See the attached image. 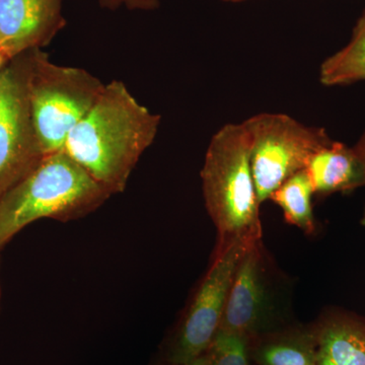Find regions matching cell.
<instances>
[{
	"instance_id": "6da1fadb",
	"label": "cell",
	"mask_w": 365,
	"mask_h": 365,
	"mask_svg": "<svg viewBox=\"0 0 365 365\" xmlns=\"http://www.w3.org/2000/svg\"><path fill=\"white\" fill-rule=\"evenodd\" d=\"M160 124V115L141 105L122 81H112L72 129L63 150L112 196L126 188Z\"/></svg>"
},
{
	"instance_id": "7a4b0ae2",
	"label": "cell",
	"mask_w": 365,
	"mask_h": 365,
	"mask_svg": "<svg viewBox=\"0 0 365 365\" xmlns=\"http://www.w3.org/2000/svg\"><path fill=\"white\" fill-rule=\"evenodd\" d=\"M109 197L63 150L46 155L0 198V249L36 220H79L97 210Z\"/></svg>"
},
{
	"instance_id": "3957f363",
	"label": "cell",
	"mask_w": 365,
	"mask_h": 365,
	"mask_svg": "<svg viewBox=\"0 0 365 365\" xmlns=\"http://www.w3.org/2000/svg\"><path fill=\"white\" fill-rule=\"evenodd\" d=\"M201 181L220 242L261 239L260 203L251 167V139L244 122L227 124L211 138Z\"/></svg>"
},
{
	"instance_id": "277c9868",
	"label": "cell",
	"mask_w": 365,
	"mask_h": 365,
	"mask_svg": "<svg viewBox=\"0 0 365 365\" xmlns=\"http://www.w3.org/2000/svg\"><path fill=\"white\" fill-rule=\"evenodd\" d=\"M104 88L86 69L58 66L41 49L29 51V101L45 155L63 150L72 129L93 108Z\"/></svg>"
},
{
	"instance_id": "5b68a950",
	"label": "cell",
	"mask_w": 365,
	"mask_h": 365,
	"mask_svg": "<svg viewBox=\"0 0 365 365\" xmlns=\"http://www.w3.org/2000/svg\"><path fill=\"white\" fill-rule=\"evenodd\" d=\"M251 139V167L259 203L290 177L306 170L312 155L332 139L279 113H261L244 121Z\"/></svg>"
},
{
	"instance_id": "8992f818",
	"label": "cell",
	"mask_w": 365,
	"mask_h": 365,
	"mask_svg": "<svg viewBox=\"0 0 365 365\" xmlns=\"http://www.w3.org/2000/svg\"><path fill=\"white\" fill-rule=\"evenodd\" d=\"M258 240L234 237L218 242L212 264L168 344L165 364H187L207 351L220 330L237 267Z\"/></svg>"
},
{
	"instance_id": "52a82bcc",
	"label": "cell",
	"mask_w": 365,
	"mask_h": 365,
	"mask_svg": "<svg viewBox=\"0 0 365 365\" xmlns=\"http://www.w3.org/2000/svg\"><path fill=\"white\" fill-rule=\"evenodd\" d=\"M29 51L0 71V198L45 157L28 93Z\"/></svg>"
},
{
	"instance_id": "ba28073f",
	"label": "cell",
	"mask_w": 365,
	"mask_h": 365,
	"mask_svg": "<svg viewBox=\"0 0 365 365\" xmlns=\"http://www.w3.org/2000/svg\"><path fill=\"white\" fill-rule=\"evenodd\" d=\"M270 268L261 240L255 241L237 267L220 330L252 341L287 327Z\"/></svg>"
},
{
	"instance_id": "9c48e42d",
	"label": "cell",
	"mask_w": 365,
	"mask_h": 365,
	"mask_svg": "<svg viewBox=\"0 0 365 365\" xmlns=\"http://www.w3.org/2000/svg\"><path fill=\"white\" fill-rule=\"evenodd\" d=\"M64 26L61 0H0V53L11 61L41 49Z\"/></svg>"
},
{
	"instance_id": "30bf717a",
	"label": "cell",
	"mask_w": 365,
	"mask_h": 365,
	"mask_svg": "<svg viewBox=\"0 0 365 365\" xmlns=\"http://www.w3.org/2000/svg\"><path fill=\"white\" fill-rule=\"evenodd\" d=\"M306 172L314 193L327 196L365 186V165L355 146L331 140L309 158Z\"/></svg>"
},
{
	"instance_id": "8fae6325",
	"label": "cell",
	"mask_w": 365,
	"mask_h": 365,
	"mask_svg": "<svg viewBox=\"0 0 365 365\" xmlns=\"http://www.w3.org/2000/svg\"><path fill=\"white\" fill-rule=\"evenodd\" d=\"M317 365H365V321L345 314L314 325Z\"/></svg>"
},
{
	"instance_id": "7c38bea8",
	"label": "cell",
	"mask_w": 365,
	"mask_h": 365,
	"mask_svg": "<svg viewBox=\"0 0 365 365\" xmlns=\"http://www.w3.org/2000/svg\"><path fill=\"white\" fill-rule=\"evenodd\" d=\"M257 365H317L314 327L287 326L249 341Z\"/></svg>"
},
{
	"instance_id": "4fadbf2b",
	"label": "cell",
	"mask_w": 365,
	"mask_h": 365,
	"mask_svg": "<svg viewBox=\"0 0 365 365\" xmlns=\"http://www.w3.org/2000/svg\"><path fill=\"white\" fill-rule=\"evenodd\" d=\"M319 81L326 86L365 81V11L355 26L350 42L322 63Z\"/></svg>"
},
{
	"instance_id": "5bb4252c",
	"label": "cell",
	"mask_w": 365,
	"mask_h": 365,
	"mask_svg": "<svg viewBox=\"0 0 365 365\" xmlns=\"http://www.w3.org/2000/svg\"><path fill=\"white\" fill-rule=\"evenodd\" d=\"M314 195L306 170H299L271 194L270 200L282 210L285 222L312 235L316 230L312 198Z\"/></svg>"
},
{
	"instance_id": "9a60e30c",
	"label": "cell",
	"mask_w": 365,
	"mask_h": 365,
	"mask_svg": "<svg viewBox=\"0 0 365 365\" xmlns=\"http://www.w3.org/2000/svg\"><path fill=\"white\" fill-rule=\"evenodd\" d=\"M208 365H251L249 340L237 334L218 330L206 351Z\"/></svg>"
},
{
	"instance_id": "2e32d148",
	"label": "cell",
	"mask_w": 365,
	"mask_h": 365,
	"mask_svg": "<svg viewBox=\"0 0 365 365\" xmlns=\"http://www.w3.org/2000/svg\"><path fill=\"white\" fill-rule=\"evenodd\" d=\"M107 6H125L131 9H150L157 6L158 0H102Z\"/></svg>"
},
{
	"instance_id": "e0dca14e",
	"label": "cell",
	"mask_w": 365,
	"mask_h": 365,
	"mask_svg": "<svg viewBox=\"0 0 365 365\" xmlns=\"http://www.w3.org/2000/svg\"><path fill=\"white\" fill-rule=\"evenodd\" d=\"M356 150H359V155H361L362 160H364L365 165V132L364 135L361 136V138L359 139V143H357L356 145H355ZM361 225L365 227V206L364 210V215H362L361 218Z\"/></svg>"
},
{
	"instance_id": "ac0fdd59",
	"label": "cell",
	"mask_w": 365,
	"mask_h": 365,
	"mask_svg": "<svg viewBox=\"0 0 365 365\" xmlns=\"http://www.w3.org/2000/svg\"><path fill=\"white\" fill-rule=\"evenodd\" d=\"M165 365H208V359L207 354H203L202 356L199 357V359L192 360V361L187 362V364H165Z\"/></svg>"
},
{
	"instance_id": "d6986e66",
	"label": "cell",
	"mask_w": 365,
	"mask_h": 365,
	"mask_svg": "<svg viewBox=\"0 0 365 365\" xmlns=\"http://www.w3.org/2000/svg\"><path fill=\"white\" fill-rule=\"evenodd\" d=\"M7 62L9 61H7V60L4 58V55H2L1 53H0V71H1L2 68H4V67L6 66Z\"/></svg>"
},
{
	"instance_id": "ffe728a7",
	"label": "cell",
	"mask_w": 365,
	"mask_h": 365,
	"mask_svg": "<svg viewBox=\"0 0 365 365\" xmlns=\"http://www.w3.org/2000/svg\"><path fill=\"white\" fill-rule=\"evenodd\" d=\"M225 1L239 2L244 1V0H225Z\"/></svg>"
},
{
	"instance_id": "44dd1931",
	"label": "cell",
	"mask_w": 365,
	"mask_h": 365,
	"mask_svg": "<svg viewBox=\"0 0 365 365\" xmlns=\"http://www.w3.org/2000/svg\"><path fill=\"white\" fill-rule=\"evenodd\" d=\"M0 299H1V289H0Z\"/></svg>"
}]
</instances>
